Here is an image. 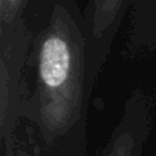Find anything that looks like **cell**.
Masks as SVG:
<instances>
[{
  "instance_id": "cell-3",
  "label": "cell",
  "mask_w": 156,
  "mask_h": 156,
  "mask_svg": "<svg viewBox=\"0 0 156 156\" xmlns=\"http://www.w3.org/2000/svg\"><path fill=\"white\" fill-rule=\"evenodd\" d=\"M90 19H89V31L94 43L103 38V34L113 26L124 8V2L119 0H104V2H94L90 5Z\"/></svg>"
},
{
  "instance_id": "cell-1",
  "label": "cell",
  "mask_w": 156,
  "mask_h": 156,
  "mask_svg": "<svg viewBox=\"0 0 156 156\" xmlns=\"http://www.w3.org/2000/svg\"><path fill=\"white\" fill-rule=\"evenodd\" d=\"M86 38L70 8L57 3L37 48L38 121L49 144L64 135L81 112Z\"/></svg>"
},
{
  "instance_id": "cell-2",
  "label": "cell",
  "mask_w": 156,
  "mask_h": 156,
  "mask_svg": "<svg viewBox=\"0 0 156 156\" xmlns=\"http://www.w3.org/2000/svg\"><path fill=\"white\" fill-rule=\"evenodd\" d=\"M147 126L148 109L139 98L133 97L129 101L126 115L115 129L103 156H139Z\"/></svg>"
}]
</instances>
